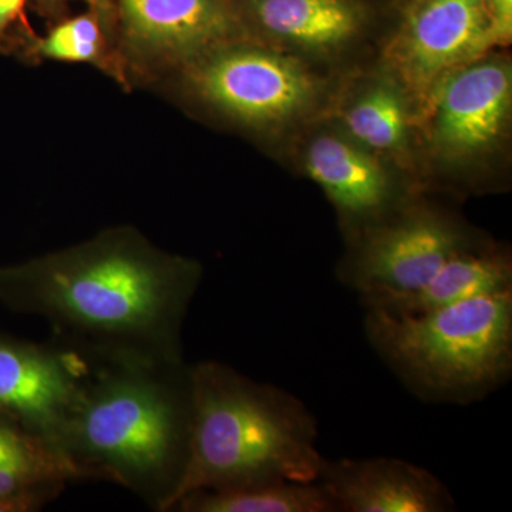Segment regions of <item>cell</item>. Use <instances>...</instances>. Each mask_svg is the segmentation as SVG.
<instances>
[{"mask_svg":"<svg viewBox=\"0 0 512 512\" xmlns=\"http://www.w3.org/2000/svg\"><path fill=\"white\" fill-rule=\"evenodd\" d=\"M350 134L366 146L392 150L406 140V111L399 94L379 86L357 101L346 114Z\"/></svg>","mask_w":512,"mask_h":512,"instance_id":"e0dca14e","label":"cell"},{"mask_svg":"<svg viewBox=\"0 0 512 512\" xmlns=\"http://www.w3.org/2000/svg\"><path fill=\"white\" fill-rule=\"evenodd\" d=\"M318 483L336 512L454 510L446 485L430 471L397 458L323 461Z\"/></svg>","mask_w":512,"mask_h":512,"instance_id":"30bf717a","label":"cell"},{"mask_svg":"<svg viewBox=\"0 0 512 512\" xmlns=\"http://www.w3.org/2000/svg\"><path fill=\"white\" fill-rule=\"evenodd\" d=\"M198 93L242 123L274 124L308 106L313 80L298 63L252 49L222 50L192 69Z\"/></svg>","mask_w":512,"mask_h":512,"instance_id":"52a82bcc","label":"cell"},{"mask_svg":"<svg viewBox=\"0 0 512 512\" xmlns=\"http://www.w3.org/2000/svg\"><path fill=\"white\" fill-rule=\"evenodd\" d=\"M89 2H97V0H89Z\"/></svg>","mask_w":512,"mask_h":512,"instance_id":"7402d4cb","label":"cell"},{"mask_svg":"<svg viewBox=\"0 0 512 512\" xmlns=\"http://www.w3.org/2000/svg\"><path fill=\"white\" fill-rule=\"evenodd\" d=\"M249 10L266 33L302 46H339L359 28L348 0H249Z\"/></svg>","mask_w":512,"mask_h":512,"instance_id":"9a60e30c","label":"cell"},{"mask_svg":"<svg viewBox=\"0 0 512 512\" xmlns=\"http://www.w3.org/2000/svg\"><path fill=\"white\" fill-rule=\"evenodd\" d=\"M82 474L50 441L0 414V512L42 510Z\"/></svg>","mask_w":512,"mask_h":512,"instance_id":"7c38bea8","label":"cell"},{"mask_svg":"<svg viewBox=\"0 0 512 512\" xmlns=\"http://www.w3.org/2000/svg\"><path fill=\"white\" fill-rule=\"evenodd\" d=\"M104 47L99 20L82 15L56 26L37 43L36 50L47 59L94 63L103 59Z\"/></svg>","mask_w":512,"mask_h":512,"instance_id":"ac0fdd59","label":"cell"},{"mask_svg":"<svg viewBox=\"0 0 512 512\" xmlns=\"http://www.w3.org/2000/svg\"><path fill=\"white\" fill-rule=\"evenodd\" d=\"M305 170L346 217H376L392 201V184L383 168L338 137L316 138L306 153Z\"/></svg>","mask_w":512,"mask_h":512,"instance_id":"4fadbf2b","label":"cell"},{"mask_svg":"<svg viewBox=\"0 0 512 512\" xmlns=\"http://www.w3.org/2000/svg\"><path fill=\"white\" fill-rule=\"evenodd\" d=\"M491 45L484 0H424L394 46V62L414 89L427 90Z\"/></svg>","mask_w":512,"mask_h":512,"instance_id":"ba28073f","label":"cell"},{"mask_svg":"<svg viewBox=\"0 0 512 512\" xmlns=\"http://www.w3.org/2000/svg\"><path fill=\"white\" fill-rule=\"evenodd\" d=\"M468 249L453 222L434 212L413 211L369 232L343 279L366 306L417 291L448 259Z\"/></svg>","mask_w":512,"mask_h":512,"instance_id":"8992f818","label":"cell"},{"mask_svg":"<svg viewBox=\"0 0 512 512\" xmlns=\"http://www.w3.org/2000/svg\"><path fill=\"white\" fill-rule=\"evenodd\" d=\"M26 0H0V50L12 49L13 29L25 23Z\"/></svg>","mask_w":512,"mask_h":512,"instance_id":"ffe728a7","label":"cell"},{"mask_svg":"<svg viewBox=\"0 0 512 512\" xmlns=\"http://www.w3.org/2000/svg\"><path fill=\"white\" fill-rule=\"evenodd\" d=\"M512 291L510 259L500 252H460L448 259L436 275L417 291L380 299L366 309L390 315H420L478 296Z\"/></svg>","mask_w":512,"mask_h":512,"instance_id":"5bb4252c","label":"cell"},{"mask_svg":"<svg viewBox=\"0 0 512 512\" xmlns=\"http://www.w3.org/2000/svg\"><path fill=\"white\" fill-rule=\"evenodd\" d=\"M201 266L130 228L0 266V302L52 325L55 338L96 359L183 362V326Z\"/></svg>","mask_w":512,"mask_h":512,"instance_id":"6da1fadb","label":"cell"},{"mask_svg":"<svg viewBox=\"0 0 512 512\" xmlns=\"http://www.w3.org/2000/svg\"><path fill=\"white\" fill-rule=\"evenodd\" d=\"M421 2H424V0H414V6L420 5Z\"/></svg>","mask_w":512,"mask_h":512,"instance_id":"44dd1931","label":"cell"},{"mask_svg":"<svg viewBox=\"0 0 512 512\" xmlns=\"http://www.w3.org/2000/svg\"><path fill=\"white\" fill-rule=\"evenodd\" d=\"M127 47L141 60L177 63L204 56L237 25L227 0H117Z\"/></svg>","mask_w":512,"mask_h":512,"instance_id":"9c48e42d","label":"cell"},{"mask_svg":"<svg viewBox=\"0 0 512 512\" xmlns=\"http://www.w3.org/2000/svg\"><path fill=\"white\" fill-rule=\"evenodd\" d=\"M175 512H336L322 485L262 483L222 490L197 491L181 498Z\"/></svg>","mask_w":512,"mask_h":512,"instance_id":"2e32d148","label":"cell"},{"mask_svg":"<svg viewBox=\"0 0 512 512\" xmlns=\"http://www.w3.org/2000/svg\"><path fill=\"white\" fill-rule=\"evenodd\" d=\"M494 43H507L512 35V0H484Z\"/></svg>","mask_w":512,"mask_h":512,"instance_id":"d6986e66","label":"cell"},{"mask_svg":"<svg viewBox=\"0 0 512 512\" xmlns=\"http://www.w3.org/2000/svg\"><path fill=\"white\" fill-rule=\"evenodd\" d=\"M93 365L94 357L63 340L0 333V414L57 447Z\"/></svg>","mask_w":512,"mask_h":512,"instance_id":"5b68a950","label":"cell"},{"mask_svg":"<svg viewBox=\"0 0 512 512\" xmlns=\"http://www.w3.org/2000/svg\"><path fill=\"white\" fill-rule=\"evenodd\" d=\"M191 397L187 466L170 511L197 491L318 481V424L293 394L207 360L191 366Z\"/></svg>","mask_w":512,"mask_h":512,"instance_id":"3957f363","label":"cell"},{"mask_svg":"<svg viewBox=\"0 0 512 512\" xmlns=\"http://www.w3.org/2000/svg\"><path fill=\"white\" fill-rule=\"evenodd\" d=\"M507 63L468 66L447 77L437 97V144L453 156L480 153L503 133L511 109Z\"/></svg>","mask_w":512,"mask_h":512,"instance_id":"8fae6325","label":"cell"},{"mask_svg":"<svg viewBox=\"0 0 512 512\" xmlns=\"http://www.w3.org/2000/svg\"><path fill=\"white\" fill-rule=\"evenodd\" d=\"M366 311L370 345L424 399L473 402L511 373L512 291L420 315Z\"/></svg>","mask_w":512,"mask_h":512,"instance_id":"277c9868","label":"cell"},{"mask_svg":"<svg viewBox=\"0 0 512 512\" xmlns=\"http://www.w3.org/2000/svg\"><path fill=\"white\" fill-rule=\"evenodd\" d=\"M191 366L96 359L57 440L84 481H107L168 512L180 487L191 434Z\"/></svg>","mask_w":512,"mask_h":512,"instance_id":"7a4b0ae2","label":"cell"}]
</instances>
